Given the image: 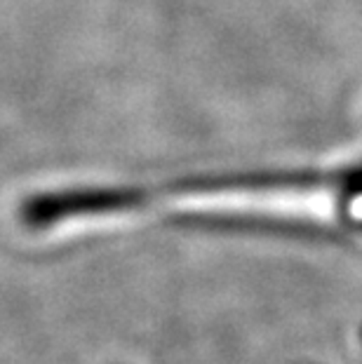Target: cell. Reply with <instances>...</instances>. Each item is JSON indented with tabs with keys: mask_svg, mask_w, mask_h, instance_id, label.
<instances>
[]
</instances>
